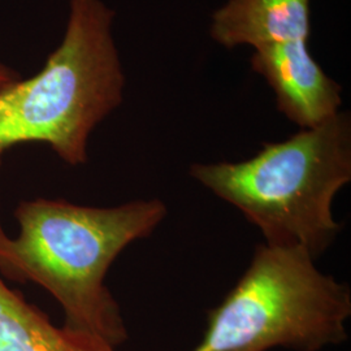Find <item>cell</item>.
I'll list each match as a JSON object with an SVG mask.
<instances>
[{
  "instance_id": "cell-6",
  "label": "cell",
  "mask_w": 351,
  "mask_h": 351,
  "mask_svg": "<svg viewBox=\"0 0 351 351\" xmlns=\"http://www.w3.org/2000/svg\"><path fill=\"white\" fill-rule=\"evenodd\" d=\"M210 36L226 47L308 40L310 0H228L211 17Z\"/></svg>"
},
{
  "instance_id": "cell-5",
  "label": "cell",
  "mask_w": 351,
  "mask_h": 351,
  "mask_svg": "<svg viewBox=\"0 0 351 351\" xmlns=\"http://www.w3.org/2000/svg\"><path fill=\"white\" fill-rule=\"evenodd\" d=\"M251 68L274 90L278 111L301 129L320 125L339 112L342 88L313 58L307 40L256 49Z\"/></svg>"
},
{
  "instance_id": "cell-2",
  "label": "cell",
  "mask_w": 351,
  "mask_h": 351,
  "mask_svg": "<svg viewBox=\"0 0 351 351\" xmlns=\"http://www.w3.org/2000/svg\"><path fill=\"white\" fill-rule=\"evenodd\" d=\"M189 175L236 207L265 245L301 249L315 261L337 239L333 201L351 181L350 113L264 143L239 163H195Z\"/></svg>"
},
{
  "instance_id": "cell-1",
  "label": "cell",
  "mask_w": 351,
  "mask_h": 351,
  "mask_svg": "<svg viewBox=\"0 0 351 351\" xmlns=\"http://www.w3.org/2000/svg\"><path fill=\"white\" fill-rule=\"evenodd\" d=\"M167 213L158 198L116 207L20 202L14 211L19 236L10 239L0 223V275L46 289L63 308L64 326L119 349L129 335L104 284L107 272L130 243L151 236Z\"/></svg>"
},
{
  "instance_id": "cell-8",
  "label": "cell",
  "mask_w": 351,
  "mask_h": 351,
  "mask_svg": "<svg viewBox=\"0 0 351 351\" xmlns=\"http://www.w3.org/2000/svg\"><path fill=\"white\" fill-rule=\"evenodd\" d=\"M19 78H20V75L17 72L0 64V88H4L12 82H16Z\"/></svg>"
},
{
  "instance_id": "cell-3",
  "label": "cell",
  "mask_w": 351,
  "mask_h": 351,
  "mask_svg": "<svg viewBox=\"0 0 351 351\" xmlns=\"http://www.w3.org/2000/svg\"><path fill=\"white\" fill-rule=\"evenodd\" d=\"M113 16L101 0H71L63 42L45 66L0 88V155L40 142L65 163L88 162V137L121 104L125 86Z\"/></svg>"
},
{
  "instance_id": "cell-7",
  "label": "cell",
  "mask_w": 351,
  "mask_h": 351,
  "mask_svg": "<svg viewBox=\"0 0 351 351\" xmlns=\"http://www.w3.org/2000/svg\"><path fill=\"white\" fill-rule=\"evenodd\" d=\"M0 351H117L84 332L56 326L0 277Z\"/></svg>"
},
{
  "instance_id": "cell-4",
  "label": "cell",
  "mask_w": 351,
  "mask_h": 351,
  "mask_svg": "<svg viewBox=\"0 0 351 351\" xmlns=\"http://www.w3.org/2000/svg\"><path fill=\"white\" fill-rule=\"evenodd\" d=\"M350 316L348 284L306 251L262 243L191 351H320L348 339Z\"/></svg>"
}]
</instances>
